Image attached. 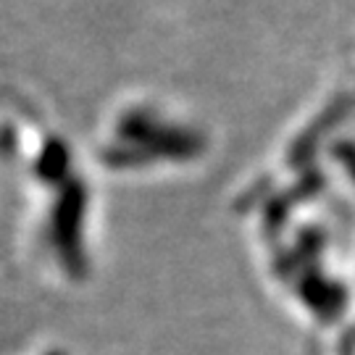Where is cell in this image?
<instances>
[{
  "label": "cell",
  "mask_w": 355,
  "mask_h": 355,
  "mask_svg": "<svg viewBox=\"0 0 355 355\" xmlns=\"http://www.w3.org/2000/svg\"><path fill=\"white\" fill-rule=\"evenodd\" d=\"M53 242L58 248V255L64 261L66 271L74 277L85 274V258L79 248V195H66L55 208L53 216Z\"/></svg>",
  "instance_id": "cell-1"
},
{
  "label": "cell",
  "mask_w": 355,
  "mask_h": 355,
  "mask_svg": "<svg viewBox=\"0 0 355 355\" xmlns=\"http://www.w3.org/2000/svg\"><path fill=\"white\" fill-rule=\"evenodd\" d=\"M300 292H303V303L318 316V321H334L345 311L347 305V297H345V290L340 284L327 279H318V277H308L300 284Z\"/></svg>",
  "instance_id": "cell-2"
},
{
  "label": "cell",
  "mask_w": 355,
  "mask_h": 355,
  "mask_svg": "<svg viewBox=\"0 0 355 355\" xmlns=\"http://www.w3.org/2000/svg\"><path fill=\"white\" fill-rule=\"evenodd\" d=\"M48 355H64V353H58V350H55V353H48Z\"/></svg>",
  "instance_id": "cell-3"
}]
</instances>
